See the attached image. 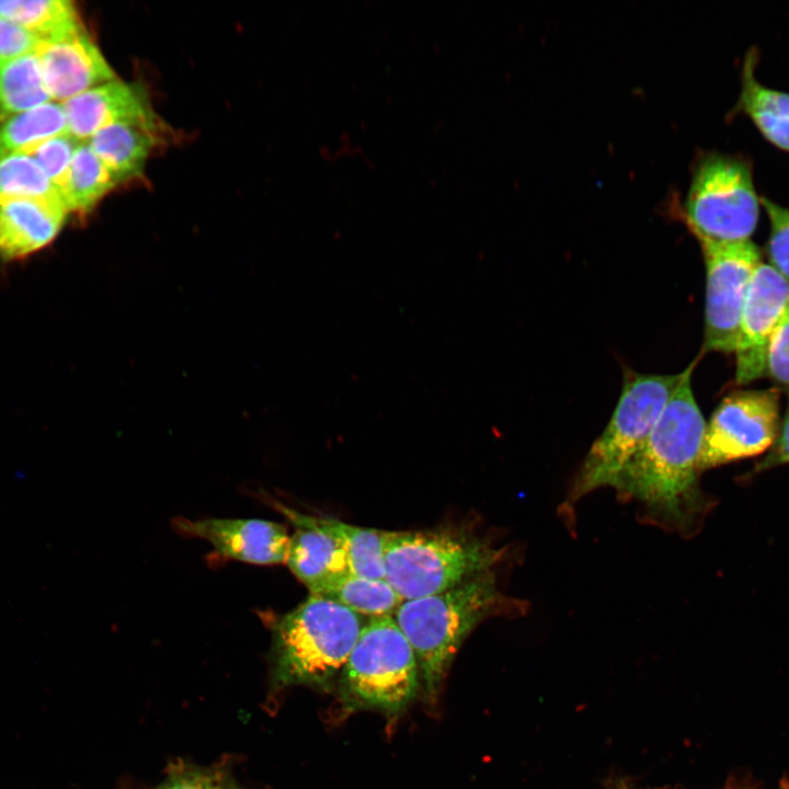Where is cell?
I'll return each instance as SVG.
<instances>
[{"label": "cell", "instance_id": "4", "mask_svg": "<svg viewBox=\"0 0 789 789\" xmlns=\"http://www.w3.org/2000/svg\"><path fill=\"white\" fill-rule=\"evenodd\" d=\"M505 551L462 529L386 531L385 579L403 601L444 592L493 571Z\"/></svg>", "mask_w": 789, "mask_h": 789}, {"label": "cell", "instance_id": "7", "mask_svg": "<svg viewBox=\"0 0 789 789\" xmlns=\"http://www.w3.org/2000/svg\"><path fill=\"white\" fill-rule=\"evenodd\" d=\"M759 203L744 160L710 155L695 170L685 204L686 220L700 243L746 241L755 231Z\"/></svg>", "mask_w": 789, "mask_h": 789}, {"label": "cell", "instance_id": "2", "mask_svg": "<svg viewBox=\"0 0 789 789\" xmlns=\"http://www.w3.org/2000/svg\"><path fill=\"white\" fill-rule=\"evenodd\" d=\"M512 606L494 571L433 595L407 599L393 618L415 654L425 695L435 700L457 651L484 619Z\"/></svg>", "mask_w": 789, "mask_h": 789}, {"label": "cell", "instance_id": "20", "mask_svg": "<svg viewBox=\"0 0 789 789\" xmlns=\"http://www.w3.org/2000/svg\"><path fill=\"white\" fill-rule=\"evenodd\" d=\"M68 133L61 103L47 102L25 112L0 117V156L26 152L39 142Z\"/></svg>", "mask_w": 789, "mask_h": 789}, {"label": "cell", "instance_id": "14", "mask_svg": "<svg viewBox=\"0 0 789 789\" xmlns=\"http://www.w3.org/2000/svg\"><path fill=\"white\" fill-rule=\"evenodd\" d=\"M68 133L80 141L124 118L151 111L141 87L113 80L77 94L62 103Z\"/></svg>", "mask_w": 789, "mask_h": 789}, {"label": "cell", "instance_id": "11", "mask_svg": "<svg viewBox=\"0 0 789 789\" xmlns=\"http://www.w3.org/2000/svg\"><path fill=\"white\" fill-rule=\"evenodd\" d=\"M175 529L209 542L215 552L229 560L272 565L286 561L289 537L275 522L260 518H176Z\"/></svg>", "mask_w": 789, "mask_h": 789}, {"label": "cell", "instance_id": "31", "mask_svg": "<svg viewBox=\"0 0 789 789\" xmlns=\"http://www.w3.org/2000/svg\"><path fill=\"white\" fill-rule=\"evenodd\" d=\"M615 789H629V788H627V787H624V786H620V787H618V788H615Z\"/></svg>", "mask_w": 789, "mask_h": 789}, {"label": "cell", "instance_id": "30", "mask_svg": "<svg viewBox=\"0 0 789 789\" xmlns=\"http://www.w3.org/2000/svg\"><path fill=\"white\" fill-rule=\"evenodd\" d=\"M227 782L204 774H188L169 781L161 789H225Z\"/></svg>", "mask_w": 789, "mask_h": 789}, {"label": "cell", "instance_id": "26", "mask_svg": "<svg viewBox=\"0 0 789 789\" xmlns=\"http://www.w3.org/2000/svg\"><path fill=\"white\" fill-rule=\"evenodd\" d=\"M770 224L767 244L770 265L789 281V209L761 198Z\"/></svg>", "mask_w": 789, "mask_h": 789}, {"label": "cell", "instance_id": "16", "mask_svg": "<svg viewBox=\"0 0 789 789\" xmlns=\"http://www.w3.org/2000/svg\"><path fill=\"white\" fill-rule=\"evenodd\" d=\"M267 500L294 527L313 528L335 539L347 554L350 572L366 578L385 579L386 531L354 526L333 517L306 514L274 499Z\"/></svg>", "mask_w": 789, "mask_h": 789}, {"label": "cell", "instance_id": "27", "mask_svg": "<svg viewBox=\"0 0 789 789\" xmlns=\"http://www.w3.org/2000/svg\"><path fill=\"white\" fill-rule=\"evenodd\" d=\"M765 375L778 385L789 388V305L769 339Z\"/></svg>", "mask_w": 789, "mask_h": 789}, {"label": "cell", "instance_id": "29", "mask_svg": "<svg viewBox=\"0 0 789 789\" xmlns=\"http://www.w3.org/2000/svg\"><path fill=\"white\" fill-rule=\"evenodd\" d=\"M785 464H789V402L777 439L767 456L759 462L758 469Z\"/></svg>", "mask_w": 789, "mask_h": 789}, {"label": "cell", "instance_id": "15", "mask_svg": "<svg viewBox=\"0 0 789 789\" xmlns=\"http://www.w3.org/2000/svg\"><path fill=\"white\" fill-rule=\"evenodd\" d=\"M163 124L151 110L100 129L88 144L123 182L140 175L150 151L163 140Z\"/></svg>", "mask_w": 789, "mask_h": 789}, {"label": "cell", "instance_id": "1", "mask_svg": "<svg viewBox=\"0 0 789 789\" xmlns=\"http://www.w3.org/2000/svg\"><path fill=\"white\" fill-rule=\"evenodd\" d=\"M696 361L685 370L650 436L613 489L637 503L640 517L673 533L691 535L706 510L698 464L706 422L691 389Z\"/></svg>", "mask_w": 789, "mask_h": 789}, {"label": "cell", "instance_id": "25", "mask_svg": "<svg viewBox=\"0 0 789 789\" xmlns=\"http://www.w3.org/2000/svg\"><path fill=\"white\" fill-rule=\"evenodd\" d=\"M82 141L66 133L48 138L24 153L30 155L59 190L65 182L72 157Z\"/></svg>", "mask_w": 789, "mask_h": 789}, {"label": "cell", "instance_id": "32", "mask_svg": "<svg viewBox=\"0 0 789 789\" xmlns=\"http://www.w3.org/2000/svg\"><path fill=\"white\" fill-rule=\"evenodd\" d=\"M225 789H235V788H232V787H230L229 785H227V786L225 787Z\"/></svg>", "mask_w": 789, "mask_h": 789}, {"label": "cell", "instance_id": "24", "mask_svg": "<svg viewBox=\"0 0 789 789\" xmlns=\"http://www.w3.org/2000/svg\"><path fill=\"white\" fill-rule=\"evenodd\" d=\"M62 198L38 163L27 153L0 156V198Z\"/></svg>", "mask_w": 789, "mask_h": 789}, {"label": "cell", "instance_id": "10", "mask_svg": "<svg viewBox=\"0 0 789 789\" xmlns=\"http://www.w3.org/2000/svg\"><path fill=\"white\" fill-rule=\"evenodd\" d=\"M789 305V281L761 262L752 276L743 305L735 348L736 380L751 382L765 376L769 339Z\"/></svg>", "mask_w": 789, "mask_h": 789}, {"label": "cell", "instance_id": "19", "mask_svg": "<svg viewBox=\"0 0 789 789\" xmlns=\"http://www.w3.org/2000/svg\"><path fill=\"white\" fill-rule=\"evenodd\" d=\"M118 183V179L88 141H82L72 157L59 192L68 211L87 213Z\"/></svg>", "mask_w": 789, "mask_h": 789}, {"label": "cell", "instance_id": "28", "mask_svg": "<svg viewBox=\"0 0 789 789\" xmlns=\"http://www.w3.org/2000/svg\"><path fill=\"white\" fill-rule=\"evenodd\" d=\"M42 43L30 30L0 16V64L35 53Z\"/></svg>", "mask_w": 789, "mask_h": 789}, {"label": "cell", "instance_id": "17", "mask_svg": "<svg viewBox=\"0 0 789 789\" xmlns=\"http://www.w3.org/2000/svg\"><path fill=\"white\" fill-rule=\"evenodd\" d=\"M285 563L309 594H319L324 586L350 572L343 547L327 534L309 527H295Z\"/></svg>", "mask_w": 789, "mask_h": 789}, {"label": "cell", "instance_id": "23", "mask_svg": "<svg viewBox=\"0 0 789 789\" xmlns=\"http://www.w3.org/2000/svg\"><path fill=\"white\" fill-rule=\"evenodd\" d=\"M333 599L358 615L370 618L393 616L403 599L386 579H373L347 572L319 594Z\"/></svg>", "mask_w": 789, "mask_h": 789}, {"label": "cell", "instance_id": "8", "mask_svg": "<svg viewBox=\"0 0 789 789\" xmlns=\"http://www.w3.org/2000/svg\"><path fill=\"white\" fill-rule=\"evenodd\" d=\"M780 428L779 390H741L725 397L706 424L699 470L770 449Z\"/></svg>", "mask_w": 789, "mask_h": 789}, {"label": "cell", "instance_id": "13", "mask_svg": "<svg viewBox=\"0 0 789 789\" xmlns=\"http://www.w3.org/2000/svg\"><path fill=\"white\" fill-rule=\"evenodd\" d=\"M67 213L62 198H0V255L18 260L43 249L56 238Z\"/></svg>", "mask_w": 789, "mask_h": 789}, {"label": "cell", "instance_id": "5", "mask_svg": "<svg viewBox=\"0 0 789 789\" xmlns=\"http://www.w3.org/2000/svg\"><path fill=\"white\" fill-rule=\"evenodd\" d=\"M684 370L674 375L640 374L629 378L616 409L573 478L561 504L570 521L576 504L594 490L613 488L627 464L650 436Z\"/></svg>", "mask_w": 789, "mask_h": 789}, {"label": "cell", "instance_id": "18", "mask_svg": "<svg viewBox=\"0 0 789 789\" xmlns=\"http://www.w3.org/2000/svg\"><path fill=\"white\" fill-rule=\"evenodd\" d=\"M754 57V53H748L745 59L739 105L767 140L789 151V93L756 80Z\"/></svg>", "mask_w": 789, "mask_h": 789}, {"label": "cell", "instance_id": "22", "mask_svg": "<svg viewBox=\"0 0 789 789\" xmlns=\"http://www.w3.org/2000/svg\"><path fill=\"white\" fill-rule=\"evenodd\" d=\"M0 16L22 25L43 41L83 30L78 11L69 0L0 1Z\"/></svg>", "mask_w": 789, "mask_h": 789}, {"label": "cell", "instance_id": "9", "mask_svg": "<svg viewBox=\"0 0 789 789\" xmlns=\"http://www.w3.org/2000/svg\"><path fill=\"white\" fill-rule=\"evenodd\" d=\"M706 264L704 351L735 352L748 286L761 261L751 241L701 242Z\"/></svg>", "mask_w": 789, "mask_h": 789}, {"label": "cell", "instance_id": "21", "mask_svg": "<svg viewBox=\"0 0 789 789\" xmlns=\"http://www.w3.org/2000/svg\"><path fill=\"white\" fill-rule=\"evenodd\" d=\"M50 101L36 52L0 64V117Z\"/></svg>", "mask_w": 789, "mask_h": 789}, {"label": "cell", "instance_id": "12", "mask_svg": "<svg viewBox=\"0 0 789 789\" xmlns=\"http://www.w3.org/2000/svg\"><path fill=\"white\" fill-rule=\"evenodd\" d=\"M36 53L53 100L64 102L115 80V72L84 28L43 41Z\"/></svg>", "mask_w": 789, "mask_h": 789}, {"label": "cell", "instance_id": "6", "mask_svg": "<svg viewBox=\"0 0 789 789\" xmlns=\"http://www.w3.org/2000/svg\"><path fill=\"white\" fill-rule=\"evenodd\" d=\"M341 675L351 704L389 712L412 700L421 677L412 647L393 616L369 618Z\"/></svg>", "mask_w": 789, "mask_h": 789}, {"label": "cell", "instance_id": "3", "mask_svg": "<svg viewBox=\"0 0 789 789\" xmlns=\"http://www.w3.org/2000/svg\"><path fill=\"white\" fill-rule=\"evenodd\" d=\"M267 622L276 679L319 686L342 672L365 625L361 615L315 594Z\"/></svg>", "mask_w": 789, "mask_h": 789}]
</instances>
